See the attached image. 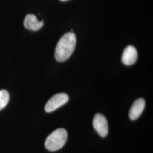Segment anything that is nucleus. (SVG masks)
<instances>
[{
    "label": "nucleus",
    "instance_id": "f257e3e1",
    "mask_svg": "<svg viewBox=\"0 0 153 153\" xmlns=\"http://www.w3.org/2000/svg\"><path fill=\"white\" fill-rule=\"evenodd\" d=\"M76 45V35L73 33H66L61 38L56 47V60L59 62L67 60L72 55Z\"/></svg>",
    "mask_w": 153,
    "mask_h": 153
},
{
    "label": "nucleus",
    "instance_id": "f03ea898",
    "mask_svg": "<svg viewBox=\"0 0 153 153\" xmlns=\"http://www.w3.org/2000/svg\"><path fill=\"white\" fill-rule=\"evenodd\" d=\"M68 133L64 129L60 128L53 131L45 141V147L51 152H55L62 148L65 144Z\"/></svg>",
    "mask_w": 153,
    "mask_h": 153
},
{
    "label": "nucleus",
    "instance_id": "7ed1b4c3",
    "mask_svg": "<svg viewBox=\"0 0 153 153\" xmlns=\"http://www.w3.org/2000/svg\"><path fill=\"white\" fill-rule=\"evenodd\" d=\"M69 100V97L65 93H59L53 95L45 105V111L49 113L58 109L66 104Z\"/></svg>",
    "mask_w": 153,
    "mask_h": 153
},
{
    "label": "nucleus",
    "instance_id": "20e7f679",
    "mask_svg": "<svg viewBox=\"0 0 153 153\" xmlns=\"http://www.w3.org/2000/svg\"><path fill=\"white\" fill-rule=\"evenodd\" d=\"M93 126L100 136L106 137L108 133V125L106 118L100 114L95 115L93 119Z\"/></svg>",
    "mask_w": 153,
    "mask_h": 153
},
{
    "label": "nucleus",
    "instance_id": "39448f33",
    "mask_svg": "<svg viewBox=\"0 0 153 153\" xmlns=\"http://www.w3.org/2000/svg\"><path fill=\"white\" fill-rule=\"evenodd\" d=\"M138 54L136 49L132 45L126 47L122 55V62L126 65L134 64L137 60Z\"/></svg>",
    "mask_w": 153,
    "mask_h": 153
},
{
    "label": "nucleus",
    "instance_id": "423d86ee",
    "mask_svg": "<svg viewBox=\"0 0 153 153\" xmlns=\"http://www.w3.org/2000/svg\"><path fill=\"white\" fill-rule=\"evenodd\" d=\"M145 107V101L143 99L139 98L135 100L129 111V118L131 120L137 119L142 114Z\"/></svg>",
    "mask_w": 153,
    "mask_h": 153
},
{
    "label": "nucleus",
    "instance_id": "0eeeda50",
    "mask_svg": "<svg viewBox=\"0 0 153 153\" xmlns=\"http://www.w3.org/2000/svg\"><path fill=\"white\" fill-rule=\"evenodd\" d=\"M23 23L26 28L33 31H38L43 26V21H39L33 14H27L25 18Z\"/></svg>",
    "mask_w": 153,
    "mask_h": 153
},
{
    "label": "nucleus",
    "instance_id": "6e6552de",
    "mask_svg": "<svg viewBox=\"0 0 153 153\" xmlns=\"http://www.w3.org/2000/svg\"><path fill=\"white\" fill-rule=\"evenodd\" d=\"M9 100V94L5 90H0V110L4 109Z\"/></svg>",
    "mask_w": 153,
    "mask_h": 153
},
{
    "label": "nucleus",
    "instance_id": "1a4fd4ad",
    "mask_svg": "<svg viewBox=\"0 0 153 153\" xmlns=\"http://www.w3.org/2000/svg\"><path fill=\"white\" fill-rule=\"evenodd\" d=\"M61 1H62V2H65V1H68V0H60Z\"/></svg>",
    "mask_w": 153,
    "mask_h": 153
}]
</instances>
